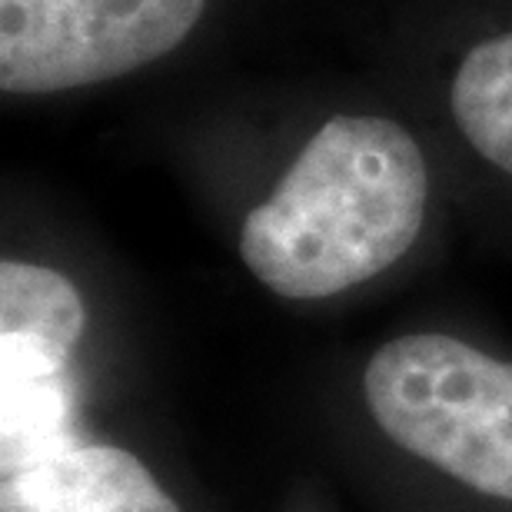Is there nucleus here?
Masks as SVG:
<instances>
[{
  "label": "nucleus",
  "instance_id": "nucleus-6",
  "mask_svg": "<svg viewBox=\"0 0 512 512\" xmlns=\"http://www.w3.org/2000/svg\"><path fill=\"white\" fill-rule=\"evenodd\" d=\"M449 110L469 147L512 180V30L466 50L449 87Z\"/></svg>",
  "mask_w": 512,
  "mask_h": 512
},
{
  "label": "nucleus",
  "instance_id": "nucleus-5",
  "mask_svg": "<svg viewBox=\"0 0 512 512\" xmlns=\"http://www.w3.org/2000/svg\"><path fill=\"white\" fill-rule=\"evenodd\" d=\"M0 512H183V506L133 449L74 439L4 469Z\"/></svg>",
  "mask_w": 512,
  "mask_h": 512
},
{
  "label": "nucleus",
  "instance_id": "nucleus-2",
  "mask_svg": "<svg viewBox=\"0 0 512 512\" xmlns=\"http://www.w3.org/2000/svg\"><path fill=\"white\" fill-rule=\"evenodd\" d=\"M373 429L476 503L512 509V360L453 333H403L360 373Z\"/></svg>",
  "mask_w": 512,
  "mask_h": 512
},
{
  "label": "nucleus",
  "instance_id": "nucleus-4",
  "mask_svg": "<svg viewBox=\"0 0 512 512\" xmlns=\"http://www.w3.org/2000/svg\"><path fill=\"white\" fill-rule=\"evenodd\" d=\"M87 320L84 296L54 266L27 260L0 263L4 466H14L24 456V446H34L37 453L40 423L67 416V376L77 346L84 343Z\"/></svg>",
  "mask_w": 512,
  "mask_h": 512
},
{
  "label": "nucleus",
  "instance_id": "nucleus-3",
  "mask_svg": "<svg viewBox=\"0 0 512 512\" xmlns=\"http://www.w3.org/2000/svg\"><path fill=\"white\" fill-rule=\"evenodd\" d=\"M207 0H0V87L47 97L107 84L173 54Z\"/></svg>",
  "mask_w": 512,
  "mask_h": 512
},
{
  "label": "nucleus",
  "instance_id": "nucleus-1",
  "mask_svg": "<svg viewBox=\"0 0 512 512\" xmlns=\"http://www.w3.org/2000/svg\"><path fill=\"white\" fill-rule=\"evenodd\" d=\"M429 163L403 124L336 114L240 223V260L280 300H333L416 247Z\"/></svg>",
  "mask_w": 512,
  "mask_h": 512
}]
</instances>
